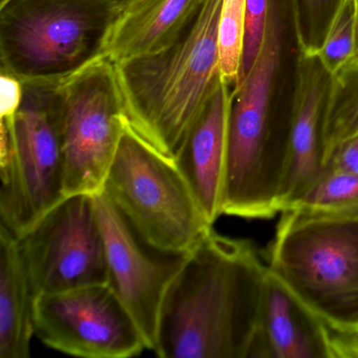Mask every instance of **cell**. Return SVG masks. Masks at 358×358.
<instances>
[{"label":"cell","mask_w":358,"mask_h":358,"mask_svg":"<svg viewBox=\"0 0 358 358\" xmlns=\"http://www.w3.org/2000/svg\"><path fill=\"white\" fill-rule=\"evenodd\" d=\"M267 268L329 328L358 332V210L280 213Z\"/></svg>","instance_id":"cell-4"},{"label":"cell","mask_w":358,"mask_h":358,"mask_svg":"<svg viewBox=\"0 0 358 358\" xmlns=\"http://www.w3.org/2000/svg\"><path fill=\"white\" fill-rule=\"evenodd\" d=\"M35 297L108 284L106 243L93 194H71L17 238Z\"/></svg>","instance_id":"cell-9"},{"label":"cell","mask_w":358,"mask_h":358,"mask_svg":"<svg viewBox=\"0 0 358 358\" xmlns=\"http://www.w3.org/2000/svg\"><path fill=\"white\" fill-rule=\"evenodd\" d=\"M246 0H223L217 28L220 75L236 91L240 83Z\"/></svg>","instance_id":"cell-19"},{"label":"cell","mask_w":358,"mask_h":358,"mask_svg":"<svg viewBox=\"0 0 358 358\" xmlns=\"http://www.w3.org/2000/svg\"><path fill=\"white\" fill-rule=\"evenodd\" d=\"M22 85L17 114L0 117V219L16 238L66 198L58 85Z\"/></svg>","instance_id":"cell-6"},{"label":"cell","mask_w":358,"mask_h":358,"mask_svg":"<svg viewBox=\"0 0 358 358\" xmlns=\"http://www.w3.org/2000/svg\"><path fill=\"white\" fill-rule=\"evenodd\" d=\"M35 336L47 347L83 358H127L148 350L141 329L110 284L37 295Z\"/></svg>","instance_id":"cell-10"},{"label":"cell","mask_w":358,"mask_h":358,"mask_svg":"<svg viewBox=\"0 0 358 358\" xmlns=\"http://www.w3.org/2000/svg\"><path fill=\"white\" fill-rule=\"evenodd\" d=\"M259 333L265 358H335L332 330L269 270Z\"/></svg>","instance_id":"cell-14"},{"label":"cell","mask_w":358,"mask_h":358,"mask_svg":"<svg viewBox=\"0 0 358 358\" xmlns=\"http://www.w3.org/2000/svg\"><path fill=\"white\" fill-rule=\"evenodd\" d=\"M301 54L292 0H269L259 57L232 93L223 215L270 219L282 211Z\"/></svg>","instance_id":"cell-1"},{"label":"cell","mask_w":358,"mask_h":358,"mask_svg":"<svg viewBox=\"0 0 358 358\" xmlns=\"http://www.w3.org/2000/svg\"><path fill=\"white\" fill-rule=\"evenodd\" d=\"M268 12L269 0H246L244 43L238 85L250 72L259 57L265 37Z\"/></svg>","instance_id":"cell-22"},{"label":"cell","mask_w":358,"mask_h":358,"mask_svg":"<svg viewBox=\"0 0 358 358\" xmlns=\"http://www.w3.org/2000/svg\"><path fill=\"white\" fill-rule=\"evenodd\" d=\"M355 43L356 18L354 0H343L317 57L326 70L333 75L348 60L356 55Z\"/></svg>","instance_id":"cell-21"},{"label":"cell","mask_w":358,"mask_h":358,"mask_svg":"<svg viewBox=\"0 0 358 358\" xmlns=\"http://www.w3.org/2000/svg\"><path fill=\"white\" fill-rule=\"evenodd\" d=\"M222 3L205 0L192 24L169 47L115 64L127 124L169 158L221 80Z\"/></svg>","instance_id":"cell-3"},{"label":"cell","mask_w":358,"mask_h":358,"mask_svg":"<svg viewBox=\"0 0 358 358\" xmlns=\"http://www.w3.org/2000/svg\"><path fill=\"white\" fill-rule=\"evenodd\" d=\"M0 117H13L17 114L24 96L22 81L12 75L1 72L0 75Z\"/></svg>","instance_id":"cell-23"},{"label":"cell","mask_w":358,"mask_h":358,"mask_svg":"<svg viewBox=\"0 0 358 358\" xmlns=\"http://www.w3.org/2000/svg\"><path fill=\"white\" fill-rule=\"evenodd\" d=\"M354 6H355V18H356L355 53L358 54V0H354Z\"/></svg>","instance_id":"cell-27"},{"label":"cell","mask_w":358,"mask_h":358,"mask_svg":"<svg viewBox=\"0 0 358 358\" xmlns=\"http://www.w3.org/2000/svg\"><path fill=\"white\" fill-rule=\"evenodd\" d=\"M326 165L358 176V135L337 146L329 156Z\"/></svg>","instance_id":"cell-24"},{"label":"cell","mask_w":358,"mask_h":358,"mask_svg":"<svg viewBox=\"0 0 358 358\" xmlns=\"http://www.w3.org/2000/svg\"><path fill=\"white\" fill-rule=\"evenodd\" d=\"M343 0H292L295 30L301 53L315 56L328 36Z\"/></svg>","instance_id":"cell-20"},{"label":"cell","mask_w":358,"mask_h":358,"mask_svg":"<svg viewBox=\"0 0 358 358\" xmlns=\"http://www.w3.org/2000/svg\"><path fill=\"white\" fill-rule=\"evenodd\" d=\"M324 160L358 135V54L331 77L324 119Z\"/></svg>","instance_id":"cell-17"},{"label":"cell","mask_w":358,"mask_h":358,"mask_svg":"<svg viewBox=\"0 0 358 358\" xmlns=\"http://www.w3.org/2000/svg\"><path fill=\"white\" fill-rule=\"evenodd\" d=\"M118 14L110 0H3L1 72L59 85L104 56Z\"/></svg>","instance_id":"cell-5"},{"label":"cell","mask_w":358,"mask_h":358,"mask_svg":"<svg viewBox=\"0 0 358 358\" xmlns=\"http://www.w3.org/2000/svg\"><path fill=\"white\" fill-rule=\"evenodd\" d=\"M335 357L358 358V332L339 333L333 331Z\"/></svg>","instance_id":"cell-25"},{"label":"cell","mask_w":358,"mask_h":358,"mask_svg":"<svg viewBox=\"0 0 358 358\" xmlns=\"http://www.w3.org/2000/svg\"><path fill=\"white\" fill-rule=\"evenodd\" d=\"M64 196L103 189L127 127L114 62L106 56L58 85Z\"/></svg>","instance_id":"cell-8"},{"label":"cell","mask_w":358,"mask_h":358,"mask_svg":"<svg viewBox=\"0 0 358 358\" xmlns=\"http://www.w3.org/2000/svg\"><path fill=\"white\" fill-rule=\"evenodd\" d=\"M110 1L118 9V11L120 12L121 10L124 9L125 7H127L129 3H133L135 0H110Z\"/></svg>","instance_id":"cell-26"},{"label":"cell","mask_w":358,"mask_h":358,"mask_svg":"<svg viewBox=\"0 0 358 358\" xmlns=\"http://www.w3.org/2000/svg\"><path fill=\"white\" fill-rule=\"evenodd\" d=\"M332 75L317 55L301 54L291 133V160L282 211L290 208L326 166L324 119Z\"/></svg>","instance_id":"cell-13"},{"label":"cell","mask_w":358,"mask_h":358,"mask_svg":"<svg viewBox=\"0 0 358 358\" xmlns=\"http://www.w3.org/2000/svg\"><path fill=\"white\" fill-rule=\"evenodd\" d=\"M232 91L219 81L173 159L210 225L221 217Z\"/></svg>","instance_id":"cell-12"},{"label":"cell","mask_w":358,"mask_h":358,"mask_svg":"<svg viewBox=\"0 0 358 358\" xmlns=\"http://www.w3.org/2000/svg\"><path fill=\"white\" fill-rule=\"evenodd\" d=\"M267 271L250 241L211 227L167 289L152 351L162 358H265L259 330Z\"/></svg>","instance_id":"cell-2"},{"label":"cell","mask_w":358,"mask_h":358,"mask_svg":"<svg viewBox=\"0 0 358 358\" xmlns=\"http://www.w3.org/2000/svg\"><path fill=\"white\" fill-rule=\"evenodd\" d=\"M205 0H135L119 12L104 47L114 64L155 53L192 24Z\"/></svg>","instance_id":"cell-15"},{"label":"cell","mask_w":358,"mask_h":358,"mask_svg":"<svg viewBox=\"0 0 358 358\" xmlns=\"http://www.w3.org/2000/svg\"><path fill=\"white\" fill-rule=\"evenodd\" d=\"M102 194L152 246L186 253L213 227L173 158L127 122Z\"/></svg>","instance_id":"cell-7"},{"label":"cell","mask_w":358,"mask_h":358,"mask_svg":"<svg viewBox=\"0 0 358 358\" xmlns=\"http://www.w3.org/2000/svg\"><path fill=\"white\" fill-rule=\"evenodd\" d=\"M94 199L106 243L108 284L137 322L152 351L163 299L187 252L156 248L102 192L94 194Z\"/></svg>","instance_id":"cell-11"},{"label":"cell","mask_w":358,"mask_h":358,"mask_svg":"<svg viewBox=\"0 0 358 358\" xmlns=\"http://www.w3.org/2000/svg\"><path fill=\"white\" fill-rule=\"evenodd\" d=\"M34 295L17 238L0 225V358H29Z\"/></svg>","instance_id":"cell-16"},{"label":"cell","mask_w":358,"mask_h":358,"mask_svg":"<svg viewBox=\"0 0 358 358\" xmlns=\"http://www.w3.org/2000/svg\"><path fill=\"white\" fill-rule=\"evenodd\" d=\"M292 208L329 213L358 210V176L326 165L309 189L288 209Z\"/></svg>","instance_id":"cell-18"}]
</instances>
